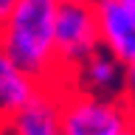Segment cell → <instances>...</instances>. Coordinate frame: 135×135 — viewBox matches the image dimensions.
Masks as SVG:
<instances>
[{"label":"cell","mask_w":135,"mask_h":135,"mask_svg":"<svg viewBox=\"0 0 135 135\" xmlns=\"http://www.w3.org/2000/svg\"><path fill=\"white\" fill-rule=\"evenodd\" d=\"M54 0H17L0 25V51L42 87L65 90L54 54Z\"/></svg>","instance_id":"cell-1"},{"label":"cell","mask_w":135,"mask_h":135,"mask_svg":"<svg viewBox=\"0 0 135 135\" xmlns=\"http://www.w3.org/2000/svg\"><path fill=\"white\" fill-rule=\"evenodd\" d=\"M59 127L62 135H132L129 96L110 99L65 87L59 90Z\"/></svg>","instance_id":"cell-2"},{"label":"cell","mask_w":135,"mask_h":135,"mask_svg":"<svg viewBox=\"0 0 135 135\" xmlns=\"http://www.w3.org/2000/svg\"><path fill=\"white\" fill-rule=\"evenodd\" d=\"M99 45L96 14L90 3H56L54 17V54L62 82L70 87V73L90 56Z\"/></svg>","instance_id":"cell-3"},{"label":"cell","mask_w":135,"mask_h":135,"mask_svg":"<svg viewBox=\"0 0 135 135\" xmlns=\"http://www.w3.org/2000/svg\"><path fill=\"white\" fill-rule=\"evenodd\" d=\"M99 45L132 68L135 65V0H90Z\"/></svg>","instance_id":"cell-4"},{"label":"cell","mask_w":135,"mask_h":135,"mask_svg":"<svg viewBox=\"0 0 135 135\" xmlns=\"http://www.w3.org/2000/svg\"><path fill=\"white\" fill-rule=\"evenodd\" d=\"M129 76L132 68L121 65L113 54H107L104 48H96L82 65L70 73V87L93 96H110V99H121L129 96Z\"/></svg>","instance_id":"cell-5"},{"label":"cell","mask_w":135,"mask_h":135,"mask_svg":"<svg viewBox=\"0 0 135 135\" xmlns=\"http://www.w3.org/2000/svg\"><path fill=\"white\" fill-rule=\"evenodd\" d=\"M0 127L14 135H62L59 127V90L42 87L25 107L8 115Z\"/></svg>","instance_id":"cell-6"},{"label":"cell","mask_w":135,"mask_h":135,"mask_svg":"<svg viewBox=\"0 0 135 135\" xmlns=\"http://www.w3.org/2000/svg\"><path fill=\"white\" fill-rule=\"evenodd\" d=\"M40 90H42V84L34 82L28 73H23L0 51V124L8 115H14L20 107H25Z\"/></svg>","instance_id":"cell-7"},{"label":"cell","mask_w":135,"mask_h":135,"mask_svg":"<svg viewBox=\"0 0 135 135\" xmlns=\"http://www.w3.org/2000/svg\"><path fill=\"white\" fill-rule=\"evenodd\" d=\"M14 3L17 0H0V25H3V20L8 17V11L14 8Z\"/></svg>","instance_id":"cell-8"},{"label":"cell","mask_w":135,"mask_h":135,"mask_svg":"<svg viewBox=\"0 0 135 135\" xmlns=\"http://www.w3.org/2000/svg\"><path fill=\"white\" fill-rule=\"evenodd\" d=\"M54 3H90V0H54Z\"/></svg>","instance_id":"cell-9"},{"label":"cell","mask_w":135,"mask_h":135,"mask_svg":"<svg viewBox=\"0 0 135 135\" xmlns=\"http://www.w3.org/2000/svg\"><path fill=\"white\" fill-rule=\"evenodd\" d=\"M0 135H14V132H8L6 127H0Z\"/></svg>","instance_id":"cell-10"}]
</instances>
